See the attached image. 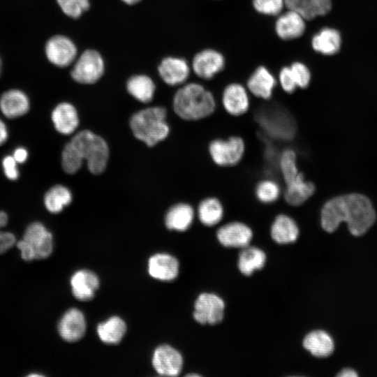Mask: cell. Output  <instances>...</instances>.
<instances>
[{"instance_id": "277c9868", "label": "cell", "mask_w": 377, "mask_h": 377, "mask_svg": "<svg viewBox=\"0 0 377 377\" xmlns=\"http://www.w3.org/2000/svg\"><path fill=\"white\" fill-rule=\"evenodd\" d=\"M69 143L80 158L87 161L89 170L98 175L103 172L109 158V147L105 140L89 130L76 133Z\"/></svg>"}, {"instance_id": "74e56055", "label": "cell", "mask_w": 377, "mask_h": 377, "mask_svg": "<svg viewBox=\"0 0 377 377\" xmlns=\"http://www.w3.org/2000/svg\"><path fill=\"white\" fill-rule=\"evenodd\" d=\"M62 11L68 17L77 18L89 8V0H57Z\"/></svg>"}, {"instance_id": "f1b7e54d", "label": "cell", "mask_w": 377, "mask_h": 377, "mask_svg": "<svg viewBox=\"0 0 377 377\" xmlns=\"http://www.w3.org/2000/svg\"><path fill=\"white\" fill-rule=\"evenodd\" d=\"M128 92L138 101L149 103L154 97L156 86L151 77L146 75H135L126 82Z\"/></svg>"}, {"instance_id": "ba28073f", "label": "cell", "mask_w": 377, "mask_h": 377, "mask_svg": "<svg viewBox=\"0 0 377 377\" xmlns=\"http://www.w3.org/2000/svg\"><path fill=\"white\" fill-rule=\"evenodd\" d=\"M306 21L298 12L286 8L276 17L274 24L275 34L283 41L297 40L304 34Z\"/></svg>"}, {"instance_id": "ac0fdd59", "label": "cell", "mask_w": 377, "mask_h": 377, "mask_svg": "<svg viewBox=\"0 0 377 377\" xmlns=\"http://www.w3.org/2000/svg\"><path fill=\"white\" fill-rule=\"evenodd\" d=\"M179 264L173 256L160 253L151 256L148 260L147 270L154 279L171 281L177 278L179 274Z\"/></svg>"}, {"instance_id": "9a60e30c", "label": "cell", "mask_w": 377, "mask_h": 377, "mask_svg": "<svg viewBox=\"0 0 377 377\" xmlns=\"http://www.w3.org/2000/svg\"><path fill=\"white\" fill-rule=\"evenodd\" d=\"M191 70L186 59L175 57L164 58L158 66L161 78L170 86L184 83L189 77Z\"/></svg>"}, {"instance_id": "5bb4252c", "label": "cell", "mask_w": 377, "mask_h": 377, "mask_svg": "<svg viewBox=\"0 0 377 377\" xmlns=\"http://www.w3.org/2000/svg\"><path fill=\"white\" fill-rule=\"evenodd\" d=\"M23 239L34 249L36 259L46 258L52 252V235L40 222H34L27 228Z\"/></svg>"}, {"instance_id": "f546056e", "label": "cell", "mask_w": 377, "mask_h": 377, "mask_svg": "<svg viewBox=\"0 0 377 377\" xmlns=\"http://www.w3.org/2000/svg\"><path fill=\"white\" fill-rule=\"evenodd\" d=\"M266 256L263 251L248 245L242 248L239 255L238 267L243 274L249 276L255 270L263 268Z\"/></svg>"}, {"instance_id": "7bdbcfd3", "label": "cell", "mask_w": 377, "mask_h": 377, "mask_svg": "<svg viewBox=\"0 0 377 377\" xmlns=\"http://www.w3.org/2000/svg\"><path fill=\"white\" fill-rule=\"evenodd\" d=\"M13 157L17 163H23L27 159L28 152L24 147H18L14 151Z\"/></svg>"}, {"instance_id": "ffe728a7", "label": "cell", "mask_w": 377, "mask_h": 377, "mask_svg": "<svg viewBox=\"0 0 377 377\" xmlns=\"http://www.w3.org/2000/svg\"><path fill=\"white\" fill-rule=\"evenodd\" d=\"M341 42V36L337 29L325 27L311 36L310 45L314 52L324 56H332L339 52Z\"/></svg>"}, {"instance_id": "1f68e13d", "label": "cell", "mask_w": 377, "mask_h": 377, "mask_svg": "<svg viewBox=\"0 0 377 377\" xmlns=\"http://www.w3.org/2000/svg\"><path fill=\"white\" fill-rule=\"evenodd\" d=\"M72 198V193L67 187L56 185L45 193L44 203L50 212L57 214L71 202Z\"/></svg>"}, {"instance_id": "7402d4cb", "label": "cell", "mask_w": 377, "mask_h": 377, "mask_svg": "<svg viewBox=\"0 0 377 377\" xmlns=\"http://www.w3.org/2000/svg\"><path fill=\"white\" fill-rule=\"evenodd\" d=\"M286 8L300 13L307 21L327 15L332 0H285Z\"/></svg>"}, {"instance_id": "d590c367", "label": "cell", "mask_w": 377, "mask_h": 377, "mask_svg": "<svg viewBox=\"0 0 377 377\" xmlns=\"http://www.w3.org/2000/svg\"><path fill=\"white\" fill-rule=\"evenodd\" d=\"M83 161L76 151L68 142L64 147L61 155V164L64 170L68 174L77 172L82 165Z\"/></svg>"}, {"instance_id": "9c48e42d", "label": "cell", "mask_w": 377, "mask_h": 377, "mask_svg": "<svg viewBox=\"0 0 377 377\" xmlns=\"http://www.w3.org/2000/svg\"><path fill=\"white\" fill-rule=\"evenodd\" d=\"M225 304L223 300L213 293H204L196 299L193 318L200 324L215 325L222 321Z\"/></svg>"}, {"instance_id": "30bf717a", "label": "cell", "mask_w": 377, "mask_h": 377, "mask_svg": "<svg viewBox=\"0 0 377 377\" xmlns=\"http://www.w3.org/2000/svg\"><path fill=\"white\" fill-rule=\"evenodd\" d=\"M225 111L234 117L246 114L250 108L249 92L246 86L237 82L228 84L221 94Z\"/></svg>"}, {"instance_id": "8fae6325", "label": "cell", "mask_w": 377, "mask_h": 377, "mask_svg": "<svg viewBox=\"0 0 377 377\" xmlns=\"http://www.w3.org/2000/svg\"><path fill=\"white\" fill-rule=\"evenodd\" d=\"M151 362L155 371L163 376H177L183 367L181 353L167 344L161 345L154 350Z\"/></svg>"}, {"instance_id": "3957f363", "label": "cell", "mask_w": 377, "mask_h": 377, "mask_svg": "<svg viewBox=\"0 0 377 377\" xmlns=\"http://www.w3.org/2000/svg\"><path fill=\"white\" fill-rule=\"evenodd\" d=\"M166 110L154 106L141 110L131 117L130 127L134 136L149 147L165 139L170 132Z\"/></svg>"}, {"instance_id": "4fadbf2b", "label": "cell", "mask_w": 377, "mask_h": 377, "mask_svg": "<svg viewBox=\"0 0 377 377\" xmlns=\"http://www.w3.org/2000/svg\"><path fill=\"white\" fill-rule=\"evenodd\" d=\"M47 59L59 67H66L75 60L77 48L74 43L64 36H54L46 43Z\"/></svg>"}, {"instance_id": "484cf974", "label": "cell", "mask_w": 377, "mask_h": 377, "mask_svg": "<svg viewBox=\"0 0 377 377\" xmlns=\"http://www.w3.org/2000/svg\"><path fill=\"white\" fill-rule=\"evenodd\" d=\"M194 219L193 208L186 203L173 205L165 216V226L176 231L184 232L189 228Z\"/></svg>"}, {"instance_id": "836d02e7", "label": "cell", "mask_w": 377, "mask_h": 377, "mask_svg": "<svg viewBox=\"0 0 377 377\" xmlns=\"http://www.w3.org/2000/svg\"><path fill=\"white\" fill-rule=\"evenodd\" d=\"M255 194L260 202L271 204L279 199L281 195V187L272 179H263L257 184Z\"/></svg>"}, {"instance_id": "2e32d148", "label": "cell", "mask_w": 377, "mask_h": 377, "mask_svg": "<svg viewBox=\"0 0 377 377\" xmlns=\"http://www.w3.org/2000/svg\"><path fill=\"white\" fill-rule=\"evenodd\" d=\"M216 236L224 246L244 248L249 245L253 232L245 223L234 221L220 227L216 232Z\"/></svg>"}, {"instance_id": "f6af8a7d", "label": "cell", "mask_w": 377, "mask_h": 377, "mask_svg": "<svg viewBox=\"0 0 377 377\" xmlns=\"http://www.w3.org/2000/svg\"><path fill=\"white\" fill-rule=\"evenodd\" d=\"M8 138V131L5 124L0 119V145L4 143Z\"/></svg>"}, {"instance_id": "d6986e66", "label": "cell", "mask_w": 377, "mask_h": 377, "mask_svg": "<svg viewBox=\"0 0 377 377\" xmlns=\"http://www.w3.org/2000/svg\"><path fill=\"white\" fill-rule=\"evenodd\" d=\"M70 283L73 295L80 301L93 299L100 285L98 276L89 269L75 272L72 275Z\"/></svg>"}, {"instance_id": "cb8c5ba5", "label": "cell", "mask_w": 377, "mask_h": 377, "mask_svg": "<svg viewBox=\"0 0 377 377\" xmlns=\"http://www.w3.org/2000/svg\"><path fill=\"white\" fill-rule=\"evenodd\" d=\"M0 109L8 118L19 117L28 112L29 101L24 92L17 89H10L1 96Z\"/></svg>"}, {"instance_id": "4dcf8cb0", "label": "cell", "mask_w": 377, "mask_h": 377, "mask_svg": "<svg viewBox=\"0 0 377 377\" xmlns=\"http://www.w3.org/2000/svg\"><path fill=\"white\" fill-rule=\"evenodd\" d=\"M224 209L221 202L216 198L209 197L202 200L198 207L200 221L206 226H214L223 219Z\"/></svg>"}, {"instance_id": "ee69618b", "label": "cell", "mask_w": 377, "mask_h": 377, "mask_svg": "<svg viewBox=\"0 0 377 377\" xmlns=\"http://www.w3.org/2000/svg\"><path fill=\"white\" fill-rule=\"evenodd\" d=\"M337 376L339 377H357L358 376V373L354 369L344 368Z\"/></svg>"}, {"instance_id": "b9f144b4", "label": "cell", "mask_w": 377, "mask_h": 377, "mask_svg": "<svg viewBox=\"0 0 377 377\" xmlns=\"http://www.w3.org/2000/svg\"><path fill=\"white\" fill-rule=\"evenodd\" d=\"M17 246L21 252V256L26 261L36 259L35 252L31 245L23 239L17 242Z\"/></svg>"}, {"instance_id": "4316f807", "label": "cell", "mask_w": 377, "mask_h": 377, "mask_svg": "<svg viewBox=\"0 0 377 377\" xmlns=\"http://www.w3.org/2000/svg\"><path fill=\"white\" fill-rule=\"evenodd\" d=\"M303 346L313 356L325 357L334 350V342L332 337L323 330H314L306 335Z\"/></svg>"}, {"instance_id": "d4e9b609", "label": "cell", "mask_w": 377, "mask_h": 377, "mask_svg": "<svg viewBox=\"0 0 377 377\" xmlns=\"http://www.w3.org/2000/svg\"><path fill=\"white\" fill-rule=\"evenodd\" d=\"M299 232L295 221L283 214L276 216L270 229L272 238L279 244H289L295 242Z\"/></svg>"}, {"instance_id": "603a6c76", "label": "cell", "mask_w": 377, "mask_h": 377, "mask_svg": "<svg viewBox=\"0 0 377 377\" xmlns=\"http://www.w3.org/2000/svg\"><path fill=\"white\" fill-rule=\"evenodd\" d=\"M52 120L56 130L64 135L73 133L79 124L77 112L68 103H61L56 106L52 112Z\"/></svg>"}, {"instance_id": "7a4b0ae2", "label": "cell", "mask_w": 377, "mask_h": 377, "mask_svg": "<svg viewBox=\"0 0 377 377\" xmlns=\"http://www.w3.org/2000/svg\"><path fill=\"white\" fill-rule=\"evenodd\" d=\"M216 103L213 94L203 85L191 82L184 84L175 93L173 108L184 120H199L211 115Z\"/></svg>"}, {"instance_id": "44dd1931", "label": "cell", "mask_w": 377, "mask_h": 377, "mask_svg": "<svg viewBox=\"0 0 377 377\" xmlns=\"http://www.w3.org/2000/svg\"><path fill=\"white\" fill-rule=\"evenodd\" d=\"M314 184L305 179L302 172L299 176L286 184L284 199L287 204L297 207L306 202L315 193Z\"/></svg>"}, {"instance_id": "d6a6232c", "label": "cell", "mask_w": 377, "mask_h": 377, "mask_svg": "<svg viewBox=\"0 0 377 377\" xmlns=\"http://www.w3.org/2000/svg\"><path fill=\"white\" fill-rule=\"evenodd\" d=\"M279 170L285 184H288L296 179L301 172L297 163V154L290 149H285L279 160Z\"/></svg>"}, {"instance_id": "83f0119b", "label": "cell", "mask_w": 377, "mask_h": 377, "mask_svg": "<svg viewBox=\"0 0 377 377\" xmlns=\"http://www.w3.org/2000/svg\"><path fill=\"white\" fill-rule=\"evenodd\" d=\"M97 334L100 340L106 344H118L126 332L124 320L114 316L98 325Z\"/></svg>"}, {"instance_id": "7dc6e473", "label": "cell", "mask_w": 377, "mask_h": 377, "mask_svg": "<svg viewBox=\"0 0 377 377\" xmlns=\"http://www.w3.org/2000/svg\"><path fill=\"white\" fill-rule=\"evenodd\" d=\"M1 60H0V73H1Z\"/></svg>"}, {"instance_id": "e575fe53", "label": "cell", "mask_w": 377, "mask_h": 377, "mask_svg": "<svg viewBox=\"0 0 377 377\" xmlns=\"http://www.w3.org/2000/svg\"><path fill=\"white\" fill-rule=\"evenodd\" d=\"M253 10L262 15L276 17L286 8L285 0H251Z\"/></svg>"}, {"instance_id": "5b68a950", "label": "cell", "mask_w": 377, "mask_h": 377, "mask_svg": "<svg viewBox=\"0 0 377 377\" xmlns=\"http://www.w3.org/2000/svg\"><path fill=\"white\" fill-rule=\"evenodd\" d=\"M244 140L237 135L227 139L217 138L209 145V153L213 162L221 167H232L238 164L245 153Z\"/></svg>"}, {"instance_id": "8d00e7d4", "label": "cell", "mask_w": 377, "mask_h": 377, "mask_svg": "<svg viewBox=\"0 0 377 377\" xmlns=\"http://www.w3.org/2000/svg\"><path fill=\"white\" fill-rule=\"evenodd\" d=\"M298 89H306L311 82V72L302 61H295L289 64Z\"/></svg>"}, {"instance_id": "60d3db41", "label": "cell", "mask_w": 377, "mask_h": 377, "mask_svg": "<svg viewBox=\"0 0 377 377\" xmlns=\"http://www.w3.org/2000/svg\"><path fill=\"white\" fill-rule=\"evenodd\" d=\"M17 164L13 156H7L3 159L2 165L4 174L10 180H15L19 177Z\"/></svg>"}, {"instance_id": "8992f818", "label": "cell", "mask_w": 377, "mask_h": 377, "mask_svg": "<svg viewBox=\"0 0 377 377\" xmlns=\"http://www.w3.org/2000/svg\"><path fill=\"white\" fill-rule=\"evenodd\" d=\"M104 70L101 54L95 50H87L77 59L71 75L78 83L90 84L99 80Z\"/></svg>"}, {"instance_id": "ab89813d", "label": "cell", "mask_w": 377, "mask_h": 377, "mask_svg": "<svg viewBox=\"0 0 377 377\" xmlns=\"http://www.w3.org/2000/svg\"><path fill=\"white\" fill-rule=\"evenodd\" d=\"M8 215L4 212H0V228L8 223ZM15 244V235L9 232L0 230V254L5 253Z\"/></svg>"}, {"instance_id": "7c38bea8", "label": "cell", "mask_w": 377, "mask_h": 377, "mask_svg": "<svg viewBox=\"0 0 377 377\" xmlns=\"http://www.w3.org/2000/svg\"><path fill=\"white\" fill-rule=\"evenodd\" d=\"M278 81L271 71L263 65L257 66L249 76L246 87L253 96L269 100L272 98Z\"/></svg>"}, {"instance_id": "e0dca14e", "label": "cell", "mask_w": 377, "mask_h": 377, "mask_svg": "<svg viewBox=\"0 0 377 377\" xmlns=\"http://www.w3.org/2000/svg\"><path fill=\"white\" fill-rule=\"evenodd\" d=\"M86 320L83 313L75 308L68 309L58 324L61 337L68 342H76L81 339L86 332Z\"/></svg>"}, {"instance_id": "f35d334b", "label": "cell", "mask_w": 377, "mask_h": 377, "mask_svg": "<svg viewBox=\"0 0 377 377\" xmlns=\"http://www.w3.org/2000/svg\"><path fill=\"white\" fill-rule=\"evenodd\" d=\"M277 81L282 90L288 94H293L298 89L289 65L280 68Z\"/></svg>"}, {"instance_id": "6da1fadb", "label": "cell", "mask_w": 377, "mask_h": 377, "mask_svg": "<svg viewBox=\"0 0 377 377\" xmlns=\"http://www.w3.org/2000/svg\"><path fill=\"white\" fill-rule=\"evenodd\" d=\"M376 220L375 210L364 195L350 193L327 200L320 211V225L327 232H334L340 223H347L349 232L354 236H362Z\"/></svg>"}, {"instance_id": "bcb514c9", "label": "cell", "mask_w": 377, "mask_h": 377, "mask_svg": "<svg viewBox=\"0 0 377 377\" xmlns=\"http://www.w3.org/2000/svg\"><path fill=\"white\" fill-rule=\"evenodd\" d=\"M123 2H124L126 4L128 5H133L138 2H139L140 0H121Z\"/></svg>"}, {"instance_id": "52a82bcc", "label": "cell", "mask_w": 377, "mask_h": 377, "mask_svg": "<svg viewBox=\"0 0 377 377\" xmlns=\"http://www.w3.org/2000/svg\"><path fill=\"white\" fill-rule=\"evenodd\" d=\"M226 65L224 54L213 48H205L193 58L191 70L199 78L209 80L223 71Z\"/></svg>"}]
</instances>
